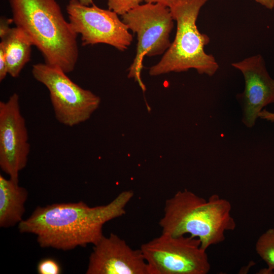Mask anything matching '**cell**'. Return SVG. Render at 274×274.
Masks as SVG:
<instances>
[{
  "label": "cell",
  "instance_id": "11",
  "mask_svg": "<svg viewBox=\"0 0 274 274\" xmlns=\"http://www.w3.org/2000/svg\"><path fill=\"white\" fill-rule=\"evenodd\" d=\"M231 65L240 71L244 77L245 88L242 94L243 122L251 127L263 108L274 102V80L269 76L260 54L233 62Z\"/></svg>",
  "mask_w": 274,
  "mask_h": 274
},
{
  "label": "cell",
  "instance_id": "18",
  "mask_svg": "<svg viewBox=\"0 0 274 274\" xmlns=\"http://www.w3.org/2000/svg\"><path fill=\"white\" fill-rule=\"evenodd\" d=\"M146 3L160 4L169 8L172 7L176 3L177 0H144Z\"/></svg>",
  "mask_w": 274,
  "mask_h": 274
},
{
  "label": "cell",
  "instance_id": "16",
  "mask_svg": "<svg viewBox=\"0 0 274 274\" xmlns=\"http://www.w3.org/2000/svg\"><path fill=\"white\" fill-rule=\"evenodd\" d=\"M37 271L39 274H59L61 272V268L56 260L47 258L39 262Z\"/></svg>",
  "mask_w": 274,
  "mask_h": 274
},
{
  "label": "cell",
  "instance_id": "19",
  "mask_svg": "<svg viewBox=\"0 0 274 274\" xmlns=\"http://www.w3.org/2000/svg\"><path fill=\"white\" fill-rule=\"evenodd\" d=\"M258 117L268 121L274 122V113H271L266 110H262L258 114Z\"/></svg>",
  "mask_w": 274,
  "mask_h": 274
},
{
  "label": "cell",
  "instance_id": "10",
  "mask_svg": "<svg viewBox=\"0 0 274 274\" xmlns=\"http://www.w3.org/2000/svg\"><path fill=\"white\" fill-rule=\"evenodd\" d=\"M93 246L86 274H150L141 250L132 249L117 234L104 235Z\"/></svg>",
  "mask_w": 274,
  "mask_h": 274
},
{
  "label": "cell",
  "instance_id": "5",
  "mask_svg": "<svg viewBox=\"0 0 274 274\" xmlns=\"http://www.w3.org/2000/svg\"><path fill=\"white\" fill-rule=\"evenodd\" d=\"M122 21L137 35L134 59L128 68V77L133 78L143 91L145 85L141 79L144 57L161 55L170 46V33L174 19L170 9L160 4L140 5L122 16Z\"/></svg>",
  "mask_w": 274,
  "mask_h": 274
},
{
  "label": "cell",
  "instance_id": "14",
  "mask_svg": "<svg viewBox=\"0 0 274 274\" xmlns=\"http://www.w3.org/2000/svg\"><path fill=\"white\" fill-rule=\"evenodd\" d=\"M257 254L266 263L268 268L274 270V228L263 233L255 244Z\"/></svg>",
  "mask_w": 274,
  "mask_h": 274
},
{
  "label": "cell",
  "instance_id": "17",
  "mask_svg": "<svg viewBox=\"0 0 274 274\" xmlns=\"http://www.w3.org/2000/svg\"><path fill=\"white\" fill-rule=\"evenodd\" d=\"M8 74V67L3 49L0 47V81L2 82Z\"/></svg>",
  "mask_w": 274,
  "mask_h": 274
},
{
  "label": "cell",
  "instance_id": "3",
  "mask_svg": "<svg viewBox=\"0 0 274 274\" xmlns=\"http://www.w3.org/2000/svg\"><path fill=\"white\" fill-rule=\"evenodd\" d=\"M231 209V203L218 194L206 200L184 189L166 200L159 225L162 233L176 236L189 234L198 238L207 251L223 242L226 231L235 229Z\"/></svg>",
  "mask_w": 274,
  "mask_h": 274
},
{
  "label": "cell",
  "instance_id": "15",
  "mask_svg": "<svg viewBox=\"0 0 274 274\" xmlns=\"http://www.w3.org/2000/svg\"><path fill=\"white\" fill-rule=\"evenodd\" d=\"M144 0H107L109 9L122 16L141 5Z\"/></svg>",
  "mask_w": 274,
  "mask_h": 274
},
{
  "label": "cell",
  "instance_id": "6",
  "mask_svg": "<svg viewBox=\"0 0 274 274\" xmlns=\"http://www.w3.org/2000/svg\"><path fill=\"white\" fill-rule=\"evenodd\" d=\"M32 74L48 89L55 117L65 126L88 120L100 105L98 96L74 83L59 67L39 63L33 65Z\"/></svg>",
  "mask_w": 274,
  "mask_h": 274
},
{
  "label": "cell",
  "instance_id": "12",
  "mask_svg": "<svg viewBox=\"0 0 274 274\" xmlns=\"http://www.w3.org/2000/svg\"><path fill=\"white\" fill-rule=\"evenodd\" d=\"M12 22V19L1 18L0 47L5 53L8 74L16 78L30 60L33 45L21 29L10 26Z\"/></svg>",
  "mask_w": 274,
  "mask_h": 274
},
{
  "label": "cell",
  "instance_id": "20",
  "mask_svg": "<svg viewBox=\"0 0 274 274\" xmlns=\"http://www.w3.org/2000/svg\"><path fill=\"white\" fill-rule=\"evenodd\" d=\"M266 8L272 10L274 8V0H254Z\"/></svg>",
  "mask_w": 274,
  "mask_h": 274
},
{
  "label": "cell",
  "instance_id": "4",
  "mask_svg": "<svg viewBox=\"0 0 274 274\" xmlns=\"http://www.w3.org/2000/svg\"><path fill=\"white\" fill-rule=\"evenodd\" d=\"M208 1L177 0L169 8L177 22L176 36L160 60L150 68V75L185 72L191 68L209 76L216 73L219 64L215 57L204 49L210 39L199 31L196 24L200 9Z\"/></svg>",
  "mask_w": 274,
  "mask_h": 274
},
{
  "label": "cell",
  "instance_id": "8",
  "mask_svg": "<svg viewBox=\"0 0 274 274\" xmlns=\"http://www.w3.org/2000/svg\"><path fill=\"white\" fill-rule=\"evenodd\" d=\"M66 11L74 31L81 35L83 46L102 43L124 51L132 41L129 29L113 11L70 0Z\"/></svg>",
  "mask_w": 274,
  "mask_h": 274
},
{
  "label": "cell",
  "instance_id": "1",
  "mask_svg": "<svg viewBox=\"0 0 274 274\" xmlns=\"http://www.w3.org/2000/svg\"><path fill=\"white\" fill-rule=\"evenodd\" d=\"M133 196L132 191L125 190L106 205L91 207L79 201L39 206L18 225V229L36 235L43 248L67 251L94 245L104 236L105 224L125 215Z\"/></svg>",
  "mask_w": 274,
  "mask_h": 274
},
{
  "label": "cell",
  "instance_id": "9",
  "mask_svg": "<svg viewBox=\"0 0 274 274\" xmlns=\"http://www.w3.org/2000/svg\"><path fill=\"white\" fill-rule=\"evenodd\" d=\"M30 150L19 96L14 93L6 101H0V167L17 183L27 165Z\"/></svg>",
  "mask_w": 274,
  "mask_h": 274
},
{
  "label": "cell",
  "instance_id": "13",
  "mask_svg": "<svg viewBox=\"0 0 274 274\" xmlns=\"http://www.w3.org/2000/svg\"><path fill=\"white\" fill-rule=\"evenodd\" d=\"M28 192L10 178L0 175V227L9 228L23 220Z\"/></svg>",
  "mask_w": 274,
  "mask_h": 274
},
{
  "label": "cell",
  "instance_id": "7",
  "mask_svg": "<svg viewBox=\"0 0 274 274\" xmlns=\"http://www.w3.org/2000/svg\"><path fill=\"white\" fill-rule=\"evenodd\" d=\"M140 249L150 274H207L211 269L207 251L198 238L190 235L162 233Z\"/></svg>",
  "mask_w": 274,
  "mask_h": 274
},
{
  "label": "cell",
  "instance_id": "2",
  "mask_svg": "<svg viewBox=\"0 0 274 274\" xmlns=\"http://www.w3.org/2000/svg\"><path fill=\"white\" fill-rule=\"evenodd\" d=\"M12 20L43 55L45 63L65 73L79 57L77 34L56 0H9Z\"/></svg>",
  "mask_w": 274,
  "mask_h": 274
},
{
  "label": "cell",
  "instance_id": "21",
  "mask_svg": "<svg viewBox=\"0 0 274 274\" xmlns=\"http://www.w3.org/2000/svg\"><path fill=\"white\" fill-rule=\"evenodd\" d=\"M78 1L80 4L85 5V6H90L92 5L93 0H76Z\"/></svg>",
  "mask_w": 274,
  "mask_h": 274
}]
</instances>
